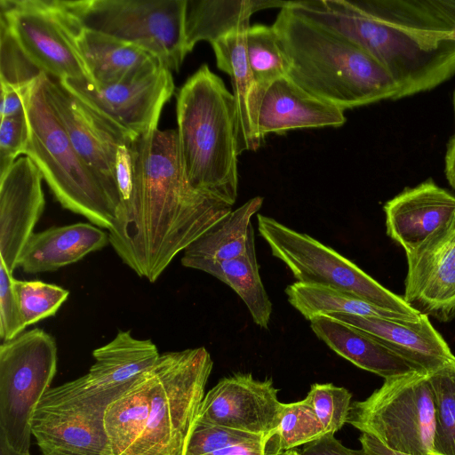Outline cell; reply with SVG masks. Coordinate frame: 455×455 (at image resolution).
<instances>
[{
    "label": "cell",
    "mask_w": 455,
    "mask_h": 455,
    "mask_svg": "<svg viewBox=\"0 0 455 455\" xmlns=\"http://www.w3.org/2000/svg\"><path fill=\"white\" fill-rule=\"evenodd\" d=\"M283 455H300L296 450H290L288 451H285Z\"/></svg>",
    "instance_id": "48"
},
{
    "label": "cell",
    "mask_w": 455,
    "mask_h": 455,
    "mask_svg": "<svg viewBox=\"0 0 455 455\" xmlns=\"http://www.w3.org/2000/svg\"><path fill=\"white\" fill-rule=\"evenodd\" d=\"M452 104H453L454 120H455V90L453 92Z\"/></svg>",
    "instance_id": "49"
},
{
    "label": "cell",
    "mask_w": 455,
    "mask_h": 455,
    "mask_svg": "<svg viewBox=\"0 0 455 455\" xmlns=\"http://www.w3.org/2000/svg\"><path fill=\"white\" fill-rule=\"evenodd\" d=\"M435 404L433 455H455V365L429 373Z\"/></svg>",
    "instance_id": "33"
},
{
    "label": "cell",
    "mask_w": 455,
    "mask_h": 455,
    "mask_svg": "<svg viewBox=\"0 0 455 455\" xmlns=\"http://www.w3.org/2000/svg\"><path fill=\"white\" fill-rule=\"evenodd\" d=\"M296 14L334 30L376 60L400 99L431 90L455 75V42L426 50L395 23L379 0L289 1Z\"/></svg>",
    "instance_id": "3"
},
{
    "label": "cell",
    "mask_w": 455,
    "mask_h": 455,
    "mask_svg": "<svg viewBox=\"0 0 455 455\" xmlns=\"http://www.w3.org/2000/svg\"><path fill=\"white\" fill-rule=\"evenodd\" d=\"M387 235L411 263L439 244L455 227V195L427 180L408 188L384 207Z\"/></svg>",
    "instance_id": "15"
},
{
    "label": "cell",
    "mask_w": 455,
    "mask_h": 455,
    "mask_svg": "<svg viewBox=\"0 0 455 455\" xmlns=\"http://www.w3.org/2000/svg\"><path fill=\"white\" fill-rule=\"evenodd\" d=\"M347 423L389 450L433 455L435 404L429 373L411 371L384 379L365 400L351 403Z\"/></svg>",
    "instance_id": "7"
},
{
    "label": "cell",
    "mask_w": 455,
    "mask_h": 455,
    "mask_svg": "<svg viewBox=\"0 0 455 455\" xmlns=\"http://www.w3.org/2000/svg\"><path fill=\"white\" fill-rule=\"evenodd\" d=\"M12 279V275L0 263V338L3 342L15 339L26 328L13 292Z\"/></svg>",
    "instance_id": "39"
},
{
    "label": "cell",
    "mask_w": 455,
    "mask_h": 455,
    "mask_svg": "<svg viewBox=\"0 0 455 455\" xmlns=\"http://www.w3.org/2000/svg\"><path fill=\"white\" fill-rule=\"evenodd\" d=\"M444 171L447 180L455 190V135L450 139L447 144Z\"/></svg>",
    "instance_id": "45"
},
{
    "label": "cell",
    "mask_w": 455,
    "mask_h": 455,
    "mask_svg": "<svg viewBox=\"0 0 455 455\" xmlns=\"http://www.w3.org/2000/svg\"><path fill=\"white\" fill-rule=\"evenodd\" d=\"M60 81L100 116L132 139L157 129L162 109L174 92L172 71L163 64L103 86L93 84L88 78Z\"/></svg>",
    "instance_id": "13"
},
{
    "label": "cell",
    "mask_w": 455,
    "mask_h": 455,
    "mask_svg": "<svg viewBox=\"0 0 455 455\" xmlns=\"http://www.w3.org/2000/svg\"><path fill=\"white\" fill-rule=\"evenodd\" d=\"M263 197L251 198L232 210L185 249L181 262L196 259L227 260L246 251L252 216L261 208Z\"/></svg>",
    "instance_id": "29"
},
{
    "label": "cell",
    "mask_w": 455,
    "mask_h": 455,
    "mask_svg": "<svg viewBox=\"0 0 455 455\" xmlns=\"http://www.w3.org/2000/svg\"><path fill=\"white\" fill-rule=\"evenodd\" d=\"M352 394L331 383H315L305 400L311 405L325 434H334L345 423L351 406Z\"/></svg>",
    "instance_id": "35"
},
{
    "label": "cell",
    "mask_w": 455,
    "mask_h": 455,
    "mask_svg": "<svg viewBox=\"0 0 455 455\" xmlns=\"http://www.w3.org/2000/svg\"><path fill=\"white\" fill-rule=\"evenodd\" d=\"M42 76L25 100L29 140L24 155L39 169L63 208L108 231L116 208L72 146L46 96Z\"/></svg>",
    "instance_id": "5"
},
{
    "label": "cell",
    "mask_w": 455,
    "mask_h": 455,
    "mask_svg": "<svg viewBox=\"0 0 455 455\" xmlns=\"http://www.w3.org/2000/svg\"><path fill=\"white\" fill-rule=\"evenodd\" d=\"M403 298L439 322L455 319V227L435 248L408 263Z\"/></svg>",
    "instance_id": "20"
},
{
    "label": "cell",
    "mask_w": 455,
    "mask_h": 455,
    "mask_svg": "<svg viewBox=\"0 0 455 455\" xmlns=\"http://www.w3.org/2000/svg\"><path fill=\"white\" fill-rule=\"evenodd\" d=\"M95 363L78 378L92 392L123 395L160 356L150 339L134 338L130 331H119L106 345L92 352Z\"/></svg>",
    "instance_id": "21"
},
{
    "label": "cell",
    "mask_w": 455,
    "mask_h": 455,
    "mask_svg": "<svg viewBox=\"0 0 455 455\" xmlns=\"http://www.w3.org/2000/svg\"><path fill=\"white\" fill-rule=\"evenodd\" d=\"M272 28L290 63L288 77L310 94L343 110L400 99L387 70L343 35L296 14L287 4Z\"/></svg>",
    "instance_id": "2"
},
{
    "label": "cell",
    "mask_w": 455,
    "mask_h": 455,
    "mask_svg": "<svg viewBox=\"0 0 455 455\" xmlns=\"http://www.w3.org/2000/svg\"><path fill=\"white\" fill-rule=\"evenodd\" d=\"M42 77L46 96L72 146L117 210L120 196L115 178L116 153L121 144L134 139L100 116L60 80L44 73Z\"/></svg>",
    "instance_id": "14"
},
{
    "label": "cell",
    "mask_w": 455,
    "mask_h": 455,
    "mask_svg": "<svg viewBox=\"0 0 455 455\" xmlns=\"http://www.w3.org/2000/svg\"><path fill=\"white\" fill-rule=\"evenodd\" d=\"M260 435L194 419L181 455H209L242 443L265 439Z\"/></svg>",
    "instance_id": "36"
},
{
    "label": "cell",
    "mask_w": 455,
    "mask_h": 455,
    "mask_svg": "<svg viewBox=\"0 0 455 455\" xmlns=\"http://www.w3.org/2000/svg\"><path fill=\"white\" fill-rule=\"evenodd\" d=\"M12 289L25 326L54 315L69 291L39 280L12 279Z\"/></svg>",
    "instance_id": "34"
},
{
    "label": "cell",
    "mask_w": 455,
    "mask_h": 455,
    "mask_svg": "<svg viewBox=\"0 0 455 455\" xmlns=\"http://www.w3.org/2000/svg\"><path fill=\"white\" fill-rule=\"evenodd\" d=\"M359 441L366 455H410L389 450L367 434L362 433Z\"/></svg>",
    "instance_id": "44"
},
{
    "label": "cell",
    "mask_w": 455,
    "mask_h": 455,
    "mask_svg": "<svg viewBox=\"0 0 455 455\" xmlns=\"http://www.w3.org/2000/svg\"><path fill=\"white\" fill-rule=\"evenodd\" d=\"M0 44L1 84L15 87L32 85L43 72L28 58L3 20Z\"/></svg>",
    "instance_id": "37"
},
{
    "label": "cell",
    "mask_w": 455,
    "mask_h": 455,
    "mask_svg": "<svg viewBox=\"0 0 455 455\" xmlns=\"http://www.w3.org/2000/svg\"><path fill=\"white\" fill-rule=\"evenodd\" d=\"M324 434L313 408L305 399L283 403L278 427L266 438V453L283 455L285 451L311 443Z\"/></svg>",
    "instance_id": "32"
},
{
    "label": "cell",
    "mask_w": 455,
    "mask_h": 455,
    "mask_svg": "<svg viewBox=\"0 0 455 455\" xmlns=\"http://www.w3.org/2000/svg\"><path fill=\"white\" fill-rule=\"evenodd\" d=\"M1 18L28 58L58 80L88 78L76 39L82 27L61 0H0Z\"/></svg>",
    "instance_id": "12"
},
{
    "label": "cell",
    "mask_w": 455,
    "mask_h": 455,
    "mask_svg": "<svg viewBox=\"0 0 455 455\" xmlns=\"http://www.w3.org/2000/svg\"><path fill=\"white\" fill-rule=\"evenodd\" d=\"M76 45L89 80L98 86L117 83L162 64L140 47L85 28L78 34Z\"/></svg>",
    "instance_id": "26"
},
{
    "label": "cell",
    "mask_w": 455,
    "mask_h": 455,
    "mask_svg": "<svg viewBox=\"0 0 455 455\" xmlns=\"http://www.w3.org/2000/svg\"><path fill=\"white\" fill-rule=\"evenodd\" d=\"M285 293L289 303L308 321L331 313H342L358 316L417 322L348 293L320 284L295 282L286 287Z\"/></svg>",
    "instance_id": "30"
},
{
    "label": "cell",
    "mask_w": 455,
    "mask_h": 455,
    "mask_svg": "<svg viewBox=\"0 0 455 455\" xmlns=\"http://www.w3.org/2000/svg\"><path fill=\"white\" fill-rule=\"evenodd\" d=\"M300 455H366L361 450L345 447L335 438L334 434L327 433L305 445Z\"/></svg>",
    "instance_id": "41"
},
{
    "label": "cell",
    "mask_w": 455,
    "mask_h": 455,
    "mask_svg": "<svg viewBox=\"0 0 455 455\" xmlns=\"http://www.w3.org/2000/svg\"><path fill=\"white\" fill-rule=\"evenodd\" d=\"M32 85L15 87L1 84V119L16 116L25 110V100Z\"/></svg>",
    "instance_id": "42"
},
{
    "label": "cell",
    "mask_w": 455,
    "mask_h": 455,
    "mask_svg": "<svg viewBox=\"0 0 455 455\" xmlns=\"http://www.w3.org/2000/svg\"><path fill=\"white\" fill-rule=\"evenodd\" d=\"M108 243V232L93 224L79 222L53 227L31 235L18 267L28 274L54 271Z\"/></svg>",
    "instance_id": "23"
},
{
    "label": "cell",
    "mask_w": 455,
    "mask_h": 455,
    "mask_svg": "<svg viewBox=\"0 0 455 455\" xmlns=\"http://www.w3.org/2000/svg\"><path fill=\"white\" fill-rule=\"evenodd\" d=\"M309 322L316 337L337 355L384 379L411 371H420L360 329L325 315Z\"/></svg>",
    "instance_id": "24"
},
{
    "label": "cell",
    "mask_w": 455,
    "mask_h": 455,
    "mask_svg": "<svg viewBox=\"0 0 455 455\" xmlns=\"http://www.w3.org/2000/svg\"><path fill=\"white\" fill-rule=\"evenodd\" d=\"M181 264L205 272L228 285L244 302L254 323L268 329L273 307L259 271L252 225L243 254L227 260L196 259Z\"/></svg>",
    "instance_id": "27"
},
{
    "label": "cell",
    "mask_w": 455,
    "mask_h": 455,
    "mask_svg": "<svg viewBox=\"0 0 455 455\" xmlns=\"http://www.w3.org/2000/svg\"><path fill=\"white\" fill-rule=\"evenodd\" d=\"M29 140V125L26 110L1 119L0 174L8 170L20 155H24Z\"/></svg>",
    "instance_id": "38"
},
{
    "label": "cell",
    "mask_w": 455,
    "mask_h": 455,
    "mask_svg": "<svg viewBox=\"0 0 455 455\" xmlns=\"http://www.w3.org/2000/svg\"><path fill=\"white\" fill-rule=\"evenodd\" d=\"M42 180L27 156L0 174V263L11 275L44 209Z\"/></svg>",
    "instance_id": "17"
},
{
    "label": "cell",
    "mask_w": 455,
    "mask_h": 455,
    "mask_svg": "<svg viewBox=\"0 0 455 455\" xmlns=\"http://www.w3.org/2000/svg\"><path fill=\"white\" fill-rule=\"evenodd\" d=\"M325 316L371 335L420 371L430 373L455 365V355L426 315H422L417 322L342 313H331Z\"/></svg>",
    "instance_id": "18"
},
{
    "label": "cell",
    "mask_w": 455,
    "mask_h": 455,
    "mask_svg": "<svg viewBox=\"0 0 455 455\" xmlns=\"http://www.w3.org/2000/svg\"><path fill=\"white\" fill-rule=\"evenodd\" d=\"M443 40L455 42V30L446 34L443 37Z\"/></svg>",
    "instance_id": "47"
},
{
    "label": "cell",
    "mask_w": 455,
    "mask_h": 455,
    "mask_svg": "<svg viewBox=\"0 0 455 455\" xmlns=\"http://www.w3.org/2000/svg\"><path fill=\"white\" fill-rule=\"evenodd\" d=\"M132 140L121 144L116 153L115 178L120 196L119 205L127 202L132 194L134 180Z\"/></svg>",
    "instance_id": "40"
},
{
    "label": "cell",
    "mask_w": 455,
    "mask_h": 455,
    "mask_svg": "<svg viewBox=\"0 0 455 455\" xmlns=\"http://www.w3.org/2000/svg\"><path fill=\"white\" fill-rule=\"evenodd\" d=\"M212 367L204 347L160 355L147 423L122 455H181Z\"/></svg>",
    "instance_id": "6"
},
{
    "label": "cell",
    "mask_w": 455,
    "mask_h": 455,
    "mask_svg": "<svg viewBox=\"0 0 455 455\" xmlns=\"http://www.w3.org/2000/svg\"><path fill=\"white\" fill-rule=\"evenodd\" d=\"M272 379L251 373L221 379L204 397L196 419L263 437L278 427L283 403Z\"/></svg>",
    "instance_id": "16"
},
{
    "label": "cell",
    "mask_w": 455,
    "mask_h": 455,
    "mask_svg": "<svg viewBox=\"0 0 455 455\" xmlns=\"http://www.w3.org/2000/svg\"><path fill=\"white\" fill-rule=\"evenodd\" d=\"M83 28L140 47L178 72L187 52L185 0L65 1Z\"/></svg>",
    "instance_id": "9"
},
{
    "label": "cell",
    "mask_w": 455,
    "mask_h": 455,
    "mask_svg": "<svg viewBox=\"0 0 455 455\" xmlns=\"http://www.w3.org/2000/svg\"><path fill=\"white\" fill-rule=\"evenodd\" d=\"M56 370V342L40 328L0 346V434L18 451L29 453L31 419Z\"/></svg>",
    "instance_id": "10"
},
{
    "label": "cell",
    "mask_w": 455,
    "mask_h": 455,
    "mask_svg": "<svg viewBox=\"0 0 455 455\" xmlns=\"http://www.w3.org/2000/svg\"><path fill=\"white\" fill-rule=\"evenodd\" d=\"M121 395L90 391L79 379L49 388L31 419L43 455H112L104 415Z\"/></svg>",
    "instance_id": "11"
},
{
    "label": "cell",
    "mask_w": 455,
    "mask_h": 455,
    "mask_svg": "<svg viewBox=\"0 0 455 455\" xmlns=\"http://www.w3.org/2000/svg\"><path fill=\"white\" fill-rule=\"evenodd\" d=\"M346 120L343 109L310 94L288 76L260 91L257 125L262 140L271 132L339 127Z\"/></svg>",
    "instance_id": "19"
},
{
    "label": "cell",
    "mask_w": 455,
    "mask_h": 455,
    "mask_svg": "<svg viewBox=\"0 0 455 455\" xmlns=\"http://www.w3.org/2000/svg\"><path fill=\"white\" fill-rule=\"evenodd\" d=\"M245 47L248 64L259 93L272 82L288 76L290 63L272 26H250L245 33Z\"/></svg>",
    "instance_id": "31"
},
{
    "label": "cell",
    "mask_w": 455,
    "mask_h": 455,
    "mask_svg": "<svg viewBox=\"0 0 455 455\" xmlns=\"http://www.w3.org/2000/svg\"><path fill=\"white\" fill-rule=\"evenodd\" d=\"M258 230L273 256L283 261L297 282L327 286L415 321L422 314L357 265L315 238L272 217L257 215Z\"/></svg>",
    "instance_id": "8"
},
{
    "label": "cell",
    "mask_w": 455,
    "mask_h": 455,
    "mask_svg": "<svg viewBox=\"0 0 455 455\" xmlns=\"http://www.w3.org/2000/svg\"><path fill=\"white\" fill-rule=\"evenodd\" d=\"M176 113L188 183L232 206L237 198L239 156L233 93L204 64L179 90Z\"/></svg>",
    "instance_id": "4"
},
{
    "label": "cell",
    "mask_w": 455,
    "mask_h": 455,
    "mask_svg": "<svg viewBox=\"0 0 455 455\" xmlns=\"http://www.w3.org/2000/svg\"><path fill=\"white\" fill-rule=\"evenodd\" d=\"M249 27L240 28L211 44L217 67L231 78L236 110L239 155L243 151L257 150L263 141L257 125L260 93L246 55L245 33Z\"/></svg>",
    "instance_id": "22"
},
{
    "label": "cell",
    "mask_w": 455,
    "mask_h": 455,
    "mask_svg": "<svg viewBox=\"0 0 455 455\" xmlns=\"http://www.w3.org/2000/svg\"><path fill=\"white\" fill-rule=\"evenodd\" d=\"M154 380L152 366L108 406L104 424L112 455L124 453L144 428L150 412Z\"/></svg>",
    "instance_id": "28"
},
{
    "label": "cell",
    "mask_w": 455,
    "mask_h": 455,
    "mask_svg": "<svg viewBox=\"0 0 455 455\" xmlns=\"http://www.w3.org/2000/svg\"><path fill=\"white\" fill-rule=\"evenodd\" d=\"M132 149V194L116 210L109 244L140 277L154 283L232 206L189 186L177 130L157 128L134 139Z\"/></svg>",
    "instance_id": "1"
},
{
    "label": "cell",
    "mask_w": 455,
    "mask_h": 455,
    "mask_svg": "<svg viewBox=\"0 0 455 455\" xmlns=\"http://www.w3.org/2000/svg\"><path fill=\"white\" fill-rule=\"evenodd\" d=\"M265 439L253 440L222 449L209 455H267Z\"/></svg>",
    "instance_id": "43"
},
{
    "label": "cell",
    "mask_w": 455,
    "mask_h": 455,
    "mask_svg": "<svg viewBox=\"0 0 455 455\" xmlns=\"http://www.w3.org/2000/svg\"><path fill=\"white\" fill-rule=\"evenodd\" d=\"M0 455H30L14 450L8 444L5 438L0 434Z\"/></svg>",
    "instance_id": "46"
},
{
    "label": "cell",
    "mask_w": 455,
    "mask_h": 455,
    "mask_svg": "<svg viewBox=\"0 0 455 455\" xmlns=\"http://www.w3.org/2000/svg\"><path fill=\"white\" fill-rule=\"evenodd\" d=\"M288 1L185 0L184 39L187 54L200 41L211 44L250 26L251 16L267 8H283Z\"/></svg>",
    "instance_id": "25"
}]
</instances>
